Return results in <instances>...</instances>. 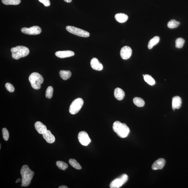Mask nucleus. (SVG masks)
Returning <instances> with one entry per match:
<instances>
[{"mask_svg": "<svg viewBox=\"0 0 188 188\" xmlns=\"http://www.w3.org/2000/svg\"><path fill=\"white\" fill-rule=\"evenodd\" d=\"M20 173L22 176V187H28L30 185L31 180L34 175V171L31 170L28 166L25 165L22 167Z\"/></svg>", "mask_w": 188, "mask_h": 188, "instance_id": "obj_1", "label": "nucleus"}, {"mask_svg": "<svg viewBox=\"0 0 188 188\" xmlns=\"http://www.w3.org/2000/svg\"><path fill=\"white\" fill-rule=\"evenodd\" d=\"M113 129L118 136L121 138H126L130 132V129L125 123L116 121L113 123Z\"/></svg>", "mask_w": 188, "mask_h": 188, "instance_id": "obj_2", "label": "nucleus"}, {"mask_svg": "<svg viewBox=\"0 0 188 188\" xmlns=\"http://www.w3.org/2000/svg\"><path fill=\"white\" fill-rule=\"evenodd\" d=\"M11 51L12 58L16 60L27 56L30 52L28 48L23 46H18L13 47Z\"/></svg>", "mask_w": 188, "mask_h": 188, "instance_id": "obj_3", "label": "nucleus"}, {"mask_svg": "<svg viewBox=\"0 0 188 188\" xmlns=\"http://www.w3.org/2000/svg\"><path fill=\"white\" fill-rule=\"evenodd\" d=\"M31 87L35 90H39L41 88V85L44 82L42 76L38 73H33L29 77Z\"/></svg>", "mask_w": 188, "mask_h": 188, "instance_id": "obj_4", "label": "nucleus"}, {"mask_svg": "<svg viewBox=\"0 0 188 188\" xmlns=\"http://www.w3.org/2000/svg\"><path fill=\"white\" fill-rule=\"evenodd\" d=\"M83 104L84 101L82 98H78L75 99L70 106V113L73 115L78 113L81 109Z\"/></svg>", "mask_w": 188, "mask_h": 188, "instance_id": "obj_5", "label": "nucleus"}, {"mask_svg": "<svg viewBox=\"0 0 188 188\" xmlns=\"http://www.w3.org/2000/svg\"><path fill=\"white\" fill-rule=\"evenodd\" d=\"M66 29L70 33L81 37H88L90 36V33L88 31L72 26H67Z\"/></svg>", "mask_w": 188, "mask_h": 188, "instance_id": "obj_6", "label": "nucleus"}, {"mask_svg": "<svg viewBox=\"0 0 188 188\" xmlns=\"http://www.w3.org/2000/svg\"><path fill=\"white\" fill-rule=\"evenodd\" d=\"M128 179V177L127 174H123L112 181L110 184V188H120L126 183Z\"/></svg>", "mask_w": 188, "mask_h": 188, "instance_id": "obj_7", "label": "nucleus"}, {"mask_svg": "<svg viewBox=\"0 0 188 188\" xmlns=\"http://www.w3.org/2000/svg\"><path fill=\"white\" fill-rule=\"evenodd\" d=\"M22 32L24 34L29 35H37L40 34L42 32V29L38 26H34L27 28H23L21 29Z\"/></svg>", "mask_w": 188, "mask_h": 188, "instance_id": "obj_8", "label": "nucleus"}, {"mask_svg": "<svg viewBox=\"0 0 188 188\" xmlns=\"http://www.w3.org/2000/svg\"><path fill=\"white\" fill-rule=\"evenodd\" d=\"M78 138L79 142L84 146H87L91 141L87 133L85 131H81L79 133Z\"/></svg>", "mask_w": 188, "mask_h": 188, "instance_id": "obj_9", "label": "nucleus"}, {"mask_svg": "<svg viewBox=\"0 0 188 188\" xmlns=\"http://www.w3.org/2000/svg\"><path fill=\"white\" fill-rule=\"evenodd\" d=\"M132 53V49L128 46L123 47L120 51V56L124 60H127L131 56Z\"/></svg>", "mask_w": 188, "mask_h": 188, "instance_id": "obj_10", "label": "nucleus"}, {"mask_svg": "<svg viewBox=\"0 0 188 188\" xmlns=\"http://www.w3.org/2000/svg\"><path fill=\"white\" fill-rule=\"evenodd\" d=\"M55 55L59 58H64L74 56L75 53L71 51L67 50L56 52Z\"/></svg>", "mask_w": 188, "mask_h": 188, "instance_id": "obj_11", "label": "nucleus"}, {"mask_svg": "<svg viewBox=\"0 0 188 188\" xmlns=\"http://www.w3.org/2000/svg\"><path fill=\"white\" fill-rule=\"evenodd\" d=\"M91 67L94 70L97 71H101L103 69L102 64L99 62L96 58H94L92 59L90 62Z\"/></svg>", "mask_w": 188, "mask_h": 188, "instance_id": "obj_12", "label": "nucleus"}, {"mask_svg": "<svg viewBox=\"0 0 188 188\" xmlns=\"http://www.w3.org/2000/svg\"><path fill=\"white\" fill-rule=\"evenodd\" d=\"M165 161L164 158H160L153 163L152 168L153 170L162 169L165 165Z\"/></svg>", "mask_w": 188, "mask_h": 188, "instance_id": "obj_13", "label": "nucleus"}, {"mask_svg": "<svg viewBox=\"0 0 188 188\" xmlns=\"http://www.w3.org/2000/svg\"><path fill=\"white\" fill-rule=\"evenodd\" d=\"M35 127L39 134H43L47 130V127L43 123L40 121L36 122Z\"/></svg>", "mask_w": 188, "mask_h": 188, "instance_id": "obj_14", "label": "nucleus"}, {"mask_svg": "<svg viewBox=\"0 0 188 188\" xmlns=\"http://www.w3.org/2000/svg\"><path fill=\"white\" fill-rule=\"evenodd\" d=\"M43 137L47 143H52L55 141V138L54 135L52 134L51 132L47 130L43 134Z\"/></svg>", "mask_w": 188, "mask_h": 188, "instance_id": "obj_15", "label": "nucleus"}, {"mask_svg": "<svg viewBox=\"0 0 188 188\" xmlns=\"http://www.w3.org/2000/svg\"><path fill=\"white\" fill-rule=\"evenodd\" d=\"M182 99L180 97L175 96L172 99V108L175 110L176 109H179L181 107Z\"/></svg>", "mask_w": 188, "mask_h": 188, "instance_id": "obj_16", "label": "nucleus"}, {"mask_svg": "<svg viewBox=\"0 0 188 188\" xmlns=\"http://www.w3.org/2000/svg\"><path fill=\"white\" fill-rule=\"evenodd\" d=\"M114 96L117 100H123L125 96L124 92L121 88H116L114 91Z\"/></svg>", "mask_w": 188, "mask_h": 188, "instance_id": "obj_17", "label": "nucleus"}, {"mask_svg": "<svg viewBox=\"0 0 188 188\" xmlns=\"http://www.w3.org/2000/svg\"><path fill=\"white\" fill-rule=\"evenodd\" d=\"M115 19L119 23H124L128 20V16L124 13H118L115 16Z\"/></svg>", "mask_w": 188, "mask_h": 188, "instance_id": "obj_18", "label": "nucleus"}, {"mask_svg": "<svg viewBox=\"0 0 188 188\" xmlns=\"http://www.w3.org/2000/svg\"><path fill=\"white\" fill-rule=\"evenodd\" d=\"M60 76L64 80H66L70 78L71 76V73L69 71L62 70L59 72Z\"/></svg>", "mask_w": 188, "mask_h": 188, "instance_id": "obj_19", "label": "nucleus"}, {"mask_svg": "<svg viewBox=\"0 0 188 188\" xmlns=\"http://www.w3.org/2000/svg\"><path fill=\"white\" fill-rule=\"evenodd\" d=\"M160 41V38L158 36H155L151 39L149 41L148 47L149 49L152 48L154 46L156 45Z\"/></svg>", "mask_w": 188, "mask_h": 188, "instance_id": "obj_20", "label": "nucleus"}, {"mask_svg": "<svg viewBox=\"0 0 188 188\" xmlns=\"http://www.w3.org/2000/svg\"><path fill=\"white\" fill-rule=\"evenodd\" d=\"M134 104L136 106L139 107H143L144 106L145 102L143 99L139 97H136L133 99Z\"/></svg>", "mask_w": 188, "mask_h": 188, "instance_id": "obj_21", "label": "nucleus"}, {"mask_svg": "<svg viewBox=\"0 0 188 188\" xmlns=\"http://www.w3.org/2000/svg\"><path fill=\"white\" fill-rule=\"evenodd\" d=\"M70 165L74 168L77 170H80L82 169V167L76 160L73 158H71L69 160Z\"/></svg>", "mask_w": 188, "mask_h": 188, "instance_id": "obj_22", "label": "nucleus"}, {"mask_svg": "<svg viewBox=\"0 0 188 188\" xmlns=\"http://www.w3.org/2000/svg\"><path fill=\"white\" fill-rule=\"evenodd\" d=\"M143 78H144L145 81L149 85H150L153 86L155 83V81L150 75H145L144 76H143Z\"/></svg>", "mask_w": 188, "mask_h": 188, "instance_id": "obj_23", "label": "nucleus"}, {"mask_svg": "<svg viewBox=\"0 0 188 188\" xmlns=\"http://www.w3.org/2000/svg\"><path fill=\"white\" fill-rule=\"evenodd\" d=\"M4 4L6 5H18L21 3V0H1Z\"/></svg>", "mask_w": 188, "mask_h": 188, "instance_id": "obj_24", "label": "nucleus"}, {"mask_svg": "<svg viewBox=\"0 0 188 188\" xmlns=\"http://www.w3.org/2000/svg\"><path fill=\"white\" fill-rule=\"evenodd\" d=\"M180 25L179 22L175 20H172L169 22L167 25L169 28L173 29L177 27Z\"/></svg>", "mask_w": 188, "mask_h": 188, "instance_id": "obj_25", "label": "nucleus"}, {"mask_svg": "<svg viewBox=\"0 0 188 188\" xmlns=\"http://www.w3.org/2000/svg\"><path fill=\"white\" fill-rule=\"evenodd\" d=\"M56 165L59 169L63 170H65L69 167V165L67 163L62 161H57L56 163Z\"/></svg>", "mask_w": 188, "mask_h": 188, "instance_id": "obj_26", "label": "nucleus"}, {"mask_svg": "<svg viewBox=\"0 0 188 188\" xmlns=\"http://www.w3.org/2000/svg\"><path fill=\"white\" fill-rule=\"evenodd\" d=\"M53 88L52 86H49L47 88L46 91L45 96L47 98L50 99L52 97Z\"/></svg>", "mask_w": 188, "mask_h": 188, "instance_id": "obj_27", "label": "nucleus"}, {"mask_svg": "<svg viewBox=\"0 0 188 188\" xmlns=\"http://www.w3.org/2000/svg\"><path fill=\"white\" fill-rule=\"evenodd\" d=\"M185 43V40L182 38H179L176 40L175 41L176 47L177 48H181Z\"/></svg>", "mask_w": 188, "mask_h": 188, "instance_id": "obj_28", "label": "nucleus"}, {"mask_svg": "<svg viewBox=\"0 0 188 188\" xmlns=\"http://www.w3.org/2000/svg\"><path fill=\"white\" fill-rule=\"evenodd\" d=\"M2 131L4 139L5 141H8L9 137V133L8 130L6 128H4L2 129Z\"/></svg>", "mask_w": 188, "mask_h": 188, "instance_id": "obj_29", "label": "nucleus"}, {"mask_svg": "<svg viewBox=\"0 0 188 188\" xmlns=\"http://www.w3.org/2000/svg\"><path fill=\"white\" fill-rule=\"evenodd\" d=\"M5 88L10 93H13L15 90V88L13 86L9 83H7L5 85Z\"/></svg>", "mask_w": 188, "mask_h": 188, "instance_id": "obj_30", "label": "nucleus"}, {"mask_svg": "<svg viewBox=\"0 0 188 188\" xmlns=\"http://www.w3.org/2000/svg\"><path fill=\"white\" fill-rule=\"evenodd\" d=\"M40 3H43L44 6L46 7L50 6L51 3L49 0H38Z\"/></svg>", "mask_w": 188, "mask_h": 188, "instance_id": "obj_31", "label": "nucleus"}, {"mask_svg": "<svg viewBox=\"0 0 188 188\" xmlns=\"http://www.w3.org/2000/svg\"><path fill=\"white\" fill-rule=\"evenodd\" d=\"M59 188H68V187L67 186L65 185H63L60 186V187H58Z\"/></svg>", "mask_w": 188, "mask_h": 188, "instance_id": "obj_32", "label": "nucleus"}, {"mask_svg": "<svg viewBox=\"0 0 188 188\" xmlns=\"http://www.w3.org/2000/svg\"><path fill=\"white\" fill-rule=\"evenodd\" d=\"M64 1L66 2L70 3L71 2L72 0H64Z\"/></svg>", "mask_w": 188, "mask_h": 188, "instance_id": "obj_33", "label": "nucleus"}, {"mask_svg": "<svg viewBox=\"0 0 188 188\" xmlns=\"http://www.w3.org/2000/svg\"><path fill=\"white\" fill-rule=\"evenodd\" d=\"M21 181V179L20 178H18L17 180H16V183H17V182H19Z\"/></svg>", "mask_w": 188, "mask_h": 188, "instance_id": "obj_34", "label": "nucleus"}, {"mask_svg": "<svg viewBox=\"0 0 188 188\" xmlns=\"http://www.w3.org/2000/svg\"><path fill=\"white\" fill-rule=\"evenodd\" d=\"M143 76H145V75H144V74H143Z\"/></svg>", "mask_w": 188, "mask_h": 188, "instance_id": "obj_35", "label": "nucleus"}]
</instances>
